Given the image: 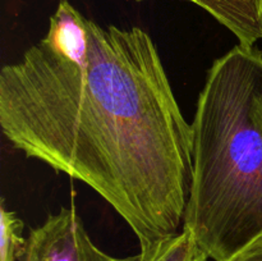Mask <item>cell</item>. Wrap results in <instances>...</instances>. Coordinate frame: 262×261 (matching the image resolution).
<instances>
[{"label":"cell","instance_id":"cell-1","mask_svg":"<svg viewBox=\"0 0 262 261\" xmlns=\"http://www.w3.org/2000/svg\"><path fill=\"white\" fill-rule=\"evenodd\" d=\"M0 128L26 158L87 184L140 242L183 228L192 128L156 44L60 0L46 35L0 71Z\"/></svg>","mask_w":262,"mask_h":261},{"label":"cell","instance_id":"cell-2","mask_svg":"<svg viewBox=\"0 0 262 261\" xmlns=\"http://www.w3.org/2000/svg\"><path fill=\"white\" fill-rule=\"evenodd\" d=\"M261 92L262 51L238 44L215 59L197 100L182 229L214 261H229L262 232Z\"/></svg>","mask_w":262,"mask_h":261},{"label":"cell","instance_id":"cell-3","mask_svg":"<svg viewBox=\"0 0 262 261\" xmlns=\"http://www.w3.org/2000/svg\"><path fill=\"white\" fill-rule=\"evenodd\" d=\"M18 261H140V253L115 257L100 250L72 206L49 214L42 224L30 229Z\"/></svg>","mask_w":262,"mask_h":261},{"label":"cell","instance_id":"cell-4","mask_svg":"<svg viewBox=\"0 0 262 261\" xmlns=\"http://www.w3.org/2000/svg\"><path fill=\"white\" fill-rule=\"evenodd\" d=\"M227 30L238 44L252 48L262 40V0H196Z\"/></svg>","mask_w":262,"mask_h":261},{"label":"cell","instance_id":"cell-5","mask_svg":"<svg viewBox=\"0 0 262 261\" xmlns=\"http://www.w3.org/2000/svg\"><path fill=\"white\" fill-rule=\"evenodd\" d=\"M210 257L193 235L182 229L140 252V261H209Z\"/></svg>","mask_w":262,"mask_h":261},{"label":"cell","instance_id":"cell-6","mask_svg":"<svg viewBox=\"0 0 262 261\" xmlns=\"http://www.w3.org/2000/svg\"><path fill=\"white\" fill-rule=\"evenodd\" d=\"M23 222L14 211L0 209V261H18L26 237L22 235Z\"/></svg>","mask_w":262,"mask_h":261},{"label":"cell","instance_id":"cell-7","mask_svg":"<svg viewBox=\"0 0 262 261\" xmlns=\"http://www.w3.org/2000/svg\"><path fill=\"white\" fill-rule=\"evenodd\" d=\"M229 261H262V232L238 251Z\"/></svg>","mask_w":262,"mask_h":261},{"label":"cell","instance_id":"cell-8","mask_svg":"<svg viewBox=\"0 0 262 261\" xmlns=\"http://www.w3.org/2000/svg\"><path fill=\"white\" fill-rule=\"evenodd\" d=\"M255 118L262 130V92L258 95L257 99H256L255 101Z\"/></svg>","mask_w":262,"mask_h":261},{"label":"cell","instance_id":"cell-9","mask_svg":"<svg viewBox=\"0 0 262 261\" xmlns=\"http://www.w3.org/2000/svg\"><path fill=\"white\" fill-rule=\"evenodd\" d=\"M137 2H142V0H137ZM186 2H191V3H194L196 0H186Z\"/></svg>","mask_w":262,"mask_h":261}]
</instances>
